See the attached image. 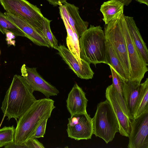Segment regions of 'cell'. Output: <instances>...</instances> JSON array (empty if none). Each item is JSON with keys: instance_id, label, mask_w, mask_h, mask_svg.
Instances as JSON below:
<instances>
[{"instance_id": "cell-2", "label": "cell", "mask_w": 148, "mask_h": 148, "mask_svg": "<svg viewBox=\"0 0 148 148\" xmlns=\"http://www.w3.org/2000/svg\"><path fill=\"white\" fill-rule=\"evenodd\" d=\"M54 103L49 98L36 100L17 121L14 141L25 142L42 120L50 117L55 108Z\"/></svg>"}, {"instance_id": "cell-10", "label": "cell", "mask_w": 148, "mask_h": 148, "mask_svg": "<svg viewBox=\"0 0 148 148\" xmlns=\"http://www.w3.org/2000/svg\"><path fill=\"white\" fill-rule=\"evenodd\" d=\"M21 76L34 91L40 92L46 97L57 95L59 90L54 86L46 81L37 72L36 68H30L25 64L21 69Z\"/></svg>"}, {"instance_id": "cell-13", "label": "cell", "mask_w": 148, "mask_h": 148, "mask_svg": "<svg viewBox=\"0 0 148 148\" xmlns=\"http://www.w3.org/2000/svg\"><path fill=\"white\" fill-rule=\"evenodd\" d=\"M88 100L86 93L77 84H75L68 95L66 107L71 115L86 112Z\"/></svg>"}, {"instance_id": "cell-4", "label": "cell", "mask_w": 148, "mask_h": 148, "mask_svg": "<svg viewBox=\"0 0 148 148\" xmlns=\"http://www.w3.org/2000/svg\"><path fill=\"white\" fill-rule=\"evenodd\" d=\"M92 119L93 134L102 139L107 144L112 141L119 132V122L112 107L106 99L98 103Z\"/></svg>"}, {"instance_id": "cell-8", "label": "cell", "mask_w": 148, "mask_h": 148, "mask_svg": "<svg viewBox=\"0 0 148 148\" xmlns=\"http://www.w3.org/2000/svg\"><path fill=\"white\" fill-rule=\"evenodd\" d=\"M68 119V137L77 140L91 138L93 132L92 119L87 112L74 114Z\"/></svg>"}, {"instance_id": "cell-23", "label": "cell", "mask_w": 148, "mask_h": 148, "mask_svg": "<svg viewBox=\"0 0 148 148\" xmlns=\"http://www.w3.org/2000/svg\"><path fill=\"white\" fill-rule=\"evenodd\" d=\"M51 21L44 17L41 35L50 47L57 50L59 46L58 41L51 31L50 27Z\"/></svg>"}, {"instance_id": "cell-27", "label": "cell", "mask_w": 148, "mask_h": 148, "mask_svg": "<svg viewBox=\"0 0 148 148\" xmlns=\"http://www.w3.org/2000/svg\"><path fill=\"white\" fill-rule=\"evenodd\" d=\"M6 35V40L7 42L8 45H15V41L14 39L15 38V36L11 32L8 31H6L5 32Z\"/></svg>"}, {"instance_id": "cell-25", "label": "cell", "mask_w": 148, "mask_h": 148, "mask_svg": "<svg viewBox=\"0 0 148 148\" xmlns=\"http://www.w3.org/2000/svg\"><path fill=\"white\" fill-rule=\"evenodd\" d=\"M48 119L46 118L42 120L37 126L28 139L32 138H36L44 137L45 133L47 123Z\"/></svg>"}, {"instance_id": "cell-28", "label": "cell", "mask_w": 148, "mask_h": 148, "mask_svg": "<svg viewBox=\"0 0 148 148\" xmlns=\"http://www.w3.org/2000/svg\"><path fill=\"white\" fill-rule=\"evenodd\" d=\"M6 148H26L24 143H18L15 142L9 144L5 146Z\"/></svg>"}, {"instance_id": "cell-12", "label": "cell", "mask_w": 148, "mask_h": 148, "mask_svg": "<svg viewBox=\"0 0 148 148\" xmlns=\"http://www.w3.org/2000/svg\"><path fill=\"white\" fill-rule=\"evenodd\" d=\"M57 50L62 60L78 77L85 79L93 77L94 73L90 67V63L81 58L82 63H79L64 45L59 46Z\"/></svg>"}, {"instance_id": "cell-15", "label": "cell", "mask_w": 148, "mask_h": 148, "mask_svg": "<svg viewBox=\"0 0 148 148\" xmlns=\"http://www.w3.org/2000/svg\"><path fill=\"white\" fill-rule=\"evenodd\" d=\"M59 5L67 20L76 33L79 38L88 29V23L83 21L79 15V8L73 4L66 2Z\"/></svg>"}, {"instance_id": "cell-21", "label": "cell", "mask_w": 148, "mask_h": 148, "mask_svg": "<svg viewBox=\"0 0 148 148\" xmlns=\"http://www.w3.org/2000/svg\"><path fill=\"white\" fill-rule=\"evenodd\" d=\"M148 111V78L140 84V93L133 115V119Z\"/></svg>"}, {"instance_id": "cell-22", "label": "cell", "mask_w": 148, "mask_h": 148, "mask_svg": "<svg viewBox=\"0 0 148 148\" xmlns=\"http://www.w3.org/2000/svg\"><path fill=\"white\" fill-rule=\"evenodd\" d=\"M6 31L12 32L16 36L25 37L24 33L0 11V32L5 34Z\"/></svg>"}, {"instance_id": "cell-26", "label": "cell", "mask_w": 148, "mask_h": 148, "mask_svg": "<svg viewBox=\"0 0 148 148\" xmlns=\"http://www.w3.org/2000/svg\"><path fill=\"white\" fill-rule=\"evenodd\" d=\"M26 148H44L42 144L36 138H29L24 142Z\"/></svg>"}, {"instance_id": "cell-1", "label": "cell", "mask_w": 148, "mask_h": 148, "mask_svg": "<svg viewBox=\"0 0 148 148\" xmlns=\"http://www.w3.org/2000/svg\"><path fill=\"white\" fill-rule=\"evenodd\" d=\"M34 91L24 78L15 75L6 92L2 103L1 110L9 120L14 118L16 121L37 100Z\"/></svg>"}, {"instance_id": "cell-5", "label": "cell", "mask_w": 148, "mask_h": 148, "mask_svg": "<svg viewBox=\"0 0 148 148\" xmlns=\"http://www.w3.org/2000/svg\"><path fill=\"white\" fill-rule=\"evenodd\" d=\"M124 16L123 12H122L117 18L106 25L104 33L106 40L114 49L123 65L128 80H129L131 70L122 25Z\"/></svg>"}, {"instance_id": "cell-9", "label": "cell", "mask_w": 148, "mask_h": 148, "mask_svg": "<svg viewBox=\"0 0 148 148\" xmlns=\"http://www.w3.org/2000/svg\"><path fill=\"white\" fill-rule=\"evenodd\" d=\"M129 148H148V111L131 120Z\"/></svg>"}, {"instance_id": "cell-31", "label": "cell", "mask_w": 148, "mask_h": 148, "mask_svg": "<svg viewBox=\"0 0 148 148\" xmlns=\"http://www.w3.org/2000/svg\"><path fill=\"white\" fill-rule=\"evenodd\" d=\"M140 3H143L148 5V0H136Z\"/></svg>"}, {"instance_id": "cell-20", "label": "cell", "mask_w": 148, "mask_h": 148, "mask_svg": "<svg viewBox=\"0 0 148 148\" xmlns=\"http://www.w3.org/2000/svg\"><path fill=\"white\" fill-rule=\"evenodd\" d=\"M105 64L111 66L123 80H128L121 62L110 44L106 40Z\"/></svg>"}, {"instance_id": "cell-30", "label": "cell", "mask_w": 148, "mask_h": 148, "mask_svg": "<svg viewBox=\"0 0 148 148\" xmlns=\"http://www.w3.org/2000/svg\"><path fill=\"white\" fill-rule=\"evenodd\" d=\"M123 4L124 5H128L132 2V0H115Z\"/></svg>"}, {"instance_id": "cell-32", "label": "cell", "mask_w": 148, "mask_h": 148, "mask_svg": "<svg viewBox=\"0 0 148 148\" xmlns=\"http://www.w3.org/2000/svg\"><path fill=\"white\" fill-rule=\"evenodd\" d=\"M0 53H1V52H0Z\"/></svg>"}, {"instance_id": "cell-33", "label": "cell", "mask_w": 148, "mask_h": 148, "mask_svg": "<svg viewBox=\"0 0 148 148\" xmlns=\"http://www.w3.org/2000/svg\"></svg>"}, {"instance_id": "cell-29", "label": "cell", "mask_w": 148, "mask_h": 148, "mask_svg": "<svg viewBox=\"0 0 148 148\" xmlns=\"http://www.w3.org/2000/svg\"><path fill=\"white\" fill-rule=\"evenodd\" d=\"M49 3L54 6L60 5L66 3V0H47Z\"/></svg>"}, {"instance_id": "cell-7", "label": "cell", "mask_w": 148, "mask_h": 148, "mask_svg": "<svg viewBox=\"0 0 148 148\" xmlns=\"http://www.w3.org/2000/svg\"><path fill=\"white\" fill-rule=\"evenodd\" d=\"M122 25L131 70V75L129 80L140 84L145 73L148 71L147 67L148 64L144 61L133 41L125 16L123 19Z\"/></svg>"}, {"instance_id": "cell-6", "label": "cell", "mask_w": 148, "mask_h": 148, "mask_svg": "<svg viewBox=\"0 0 148 148\" xmlns=\"http://www.w3.org/2000/svg\"><path fill=\"white\" fill-rule=\"evenodd\" d=\"M7 12L26 21L41 35L44 17L40 10L26 0H0Z\"/></svg>"}, {"instance_id": "cell-17", "label": "cell", "mask_w": 148, "mask_h": 148, "mask_svg": "<svg viewBox=\"0 0 148 148\" xmlns=\"http://www.w3.org/2000/svg\"><path fill=\"white\" fill-rule=\"evenodd\" d=\"M125 18L130 36L138 51L144 61L148 64L147 48L133 17L125 16Z\"/></svg>"}, {"instance_id": "cell-18", "label": "cell", "mask_w": 148, "mask_h": 148, "mask_svg": "<svg viewBox=\"0 0 148 148\" xmlns=\"http://www.w3.org/2000/svg\"><path fill=\"white\" fill-rule=\"evenodd\" d=\"M60 13L61 17L63 21L67 32L66 41L68 49L78 62L81 64L79 47V38L76 32L69 23L64 13L60 9Z\"/></svg>"}, {"instance_id": "cell-3", "label": "cell", "mask_w": 148, "mask_h": 148, "mask_svg": "<svg viewBox=\"0 0 148 148\" xmlns=\"http://www.w3.org/2000/svg\"><path fill=\"white\" fill-rule=\"evenodd\" d=\"M106 40L102 27L90 25L79 39L80 58L95 66L105 64Z\"/></svg>"}, {"instance_id": "cell-16", "label": "cell", "mask_w": 148, "mask_h": 148, "mask_svg": "<svg viewBox=\"0 0 148 148\" xmlns=\"http://www.w3.org/2000/svg\"><path fill=\"white\" fill-rule=\"evenodd\" d=\"M122 94L131 120L139 97L140 84L136 82L122 79Z\"/></svg>"}, {"instance_id": "cell-11", "label": "cell", "mask_w": 148, "mask_h": 148, "mask_svg": "<svg viewBox=\"0 0 148 148\" xmlns=\"http://www.w3.org/2000/svg\"><path fill=\"white\" fill-rule=\"evenodd\" d=\"M105 96L106 99L110 102L118 120L119 133L122 136L128 137L131 131V120L125 114L119 99L118 93L112 84L106 88Z\"/></svg>"}, {"instance_id": "cell-24", "label": "cell", "mask_w": 148, "mask_h": 148, "mask_svg": "<svg viewBox=\"0 0 148 148\" xmlns=\"http://www.w3.org/2000/svg\"><path fill=\"white\" fill-rule=\"evenodd\" d=\"M15 132V128L13 125L5 126L0 129V147L14 142Z\"/></svg>"}, {"instance_id": "cell-19", "label": "cell", "mask_w": 148, "mask_h": 148, "mask_svg": "<svg viewBox=\"0 0 148 148\" xmlns=\"http://www.w3.org/2000/svg\"><path fill=\"white\" fill-rule=\"evenodd\" d=\"M124 6L121 2L115 0H110L103 2L101 5L100 11L103 15V20L105 25L123 12Z\"/></svg>"}, {"instance_id": "cell-14", "label": "cell", "mask_w": 148, "mask_h": 148, "mask_svg": "<svg viewBox=\"0 0 148 148\" xmlns=\"http://www.w3.org/2000/svg\"><path fill=\"white\" fill-rule=\"evenodd\" d=\"M4 14L10 21L24 33L25 37L34 43L39 46L50 47L43 37L29 23L6 12Z\"/></svg>"}]
</instances>
